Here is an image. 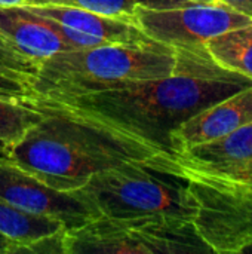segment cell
<instances>
[{
	"mask_svg": "<svg viewBox=\"0 0 252 254\" xmlns=\"http://www.w3.org/2000/svg\"><path fill=\"white\" fill-rule=\"evenodd\" d=\"M189 3H218V1H223V0H186Z\"/></svg>",
	"mask_w": 252,
	"mask_h": 254,
	"instance_id": "obj_23",
	"label": "cell"
},
{
	"mask_svg": "<svg viewBox=\"0 0 252 254\" xmlns=\"http://www.w3.org/2000/svg\"><path fill=\"white\" fill-rule=\"evenodd\" d=\"M37 67L39 64L36 61L24 57L0 37V74L18 79L31 86V79Z\"/></svg>",
	"mask_w": 252,
	"mask_h": 254,
	"instance_id": "obj_17",
	"label": "cell"
},
{
	"mask_svg": "<svg viewBox=\"0 0 252 254\" xmlns=\"http://www.w3.org/2000/svg\"><path fill=\"white\" fill-rule=\"evenodd\" d=\"M0 153H4V144L0 141Z\"/></svg>",
	"mask_w": 252,
	"mask_h": 254,
	"instance_id": "obj_24",
	"label": "cell"
},
{
	"mask_svg": "<svg viewBox=\"0 0 252 254\" xmlns=\"http://www.w3.org/2000/svg\"><path fill=\"white\" fill-rule=\"evenodd\" d=\"M134 21L149 39L174 49H203L218 34L252 24V18L223 1L168 9L137 6Z\"/></svg>",
	"mask_w": 252,
	"mask_h": 254,
	"instance_id": "obj_7",
	"label": "cell"
},
{
	"mask_svg": "<svg viewBox=\"0 0 252 254\" xmlns=\"http://www.w3.org/2000/svg\"><path fill=\"white\" fill-rule=\"evenodd\" d=\"M177 68L168 76L52 101L174 155L171 135L180 125L252 86V79L220 67L205 48L177 49Z\"/></svg>",
	"mask_w": 252,
	"mask_h": 254,
	"instance_id": "obj_1",
	"label": "cell"
},
{
	"mask_svg": "<svg viewBox=\"0 0 252 254\" xmlns=\"http://www.w3.org/2000/svg\"><path fill=\"white\" fill-rule=\"evenodd\" d=\"M28 4H56L71 6L91 10L95 13L134 21V10L137 6L168 9L190 4L186 0H28ZM135 22V21H134Z\"/></svg>",
	"mask_w": 252,
	"mask_h": 254,
	"instance_id": "obj_15",
	"label": "cell"
},
{
	"mask_svg": "<svg viewBox=\"0 0 252 254\" xmlns=\"http://www.w3.org/2000/svg\"><path fill=\"white\" fill-rule=\"evenodd\" d=\"M27 7L37 15H42L70 30L94 37L104 45L105 43L132 45V43L153 42L141 31V28L134 21L113 18V16H107V15H101L71 6L27 4Z\"/></svg>",
	"mask_w": 252,
	"mask_h": 254,
	"instance_id": "obj_11",
	"label": "cell"
},
{
	"mask_svg": "<svg viewBox=\"0 0 252 254\" xmlns=\"http://www.w3.org/2000/svg\"><path fill=\"white\" fill-rule=\"evenodd\" d=\"M31 101L43 118L4 155L52 189L73 192L98 173L163 155L150 143L59 103L42 97Z\"/></svg>",
	"mask_w": 252,
	"mask_h": 254,
	"instance_id": "obj_2",
	"label": "cell"
},
{
	"mask_svg": "<svg viewBox=\"0 0 252 254\" xmlns=\"http://www.w3.org/2000/svg\"><path fill=\"white\" fill-rule=\"evenodd\" d=\"M61 229H65V226L55 219L19 211L0 199V234L15 244L12 254L16 253L19 247Z\"/></svg>",
	"mask_w": 252,
	"mask_h": 254,
	"instance_id": "obj_14",
	"label": "cell"
},
{
	"mask_svg": "<svg viewBox=\"0 0 252 254\" xmlns=\"http://www.w3.org/2000/svg\"><path fill=\"white\" fill-rule=\"evenodd\" d=\"M163 155L98 173L77 190L102 217L168 216L193 220L195 199L186 182L162 167Z\"/></svg>",
	"mask_w": 252,
	"mask_h": 254,
	"instance_id": "obj_5",
	"label": "cell"
},
{
	"mask_svg": "<svg viewBox=\"0 0 252 254\" xmlns=\"http://www.w3.org/2000/svg\"><path fill=\"white\" fill-rule=\"evenodd\" d=\"M65 231L61 229L55 234L46 235L43 238H39L24 247H19L16 253H33V254H65L64 252V238Z\"/></svg>",
	"mask_w": 252,
	"mask_h": 254,
	"instance_id": "obj_18",
	"label": "cell"
},
{
	"mask_svg": "<svg viewBox=\"0 0 252 254\" xmlns=\"http://www.w3.org/2000/svg\"><path fill=\"white\" fill-rule=\"evenodd\" d=\"M174 156L186 165L214 173L252 170V125L193 146Z\"/></svg>",
	"mask_w": 252,
	"mask_h": 254,
	"instance_id": "obj_12",
	"label": "cell"
},
{
	"mask_svg": "<svg viewBox=\"0 0 252 254\" xmlns=\"http://www.w3.org/2000/svg\"><path fill=\"white\" fill-rule=\"evenodd\" d=\"M65 254H192L212 253L193 220L168 216L97 217L65 231Z\"/></svg>",
	"mask_w": 252,
	"mask_h": 254,
	"instance_id": "obj_6",
	"label": "cell"
},
{
	"mask_svg": "<svg viewBox=\"0 0 252 254\" xmlns=\"http://www.w3.org/2000/svg\"><path fill=\"white\" fill-rule=\"evenodd\" d=\"M28 4V0H0V7H9V6H24Z\"/></svg>",
	"mask_w": 252,
	"mask_h": 254,
	"instance_id": "obj_22",
	"label": "cell"
},
{
	"mask_svg": "<svg viewBox=\"0 0 252 254\" xmlns=\"http://www.w3.org/2000/svg\"><path fill=\"white\" fill-rule=\"evenodd\" d=\"M42 118L43 112L31 100L0 98V141L4 149L15 144Z\"/></svg>",
	"mask_w": 252,
	"mask_h": 254,
	"instance_id": "obj_16",
	"label": "cell"
},
{
	"mask_svg": "<svg viewBox=\"0 0 252 254\" xmlns=\"http://www.w3.org/2000/svg\"><path fill=\"white\" fill-rule=\"evenodd\" d=\"M205 49L220 67L252 79V24L218 34Z\"/></svg>",
	"mask_w": 252,
	"mask_h": 254,
	"instance_id": "obj_13",
	"label": "cell"
},
{
	"mask_svg": "<svg viewBox=\"0 0 252 254\" xmlns=\"http://www.w3.org/2000/svg\"><path fill=\"white\" fill-rule=\"evenodd\" d=\"M0 37L37 64L62 51L104 45L34 13L27 4L0 7Z\"/></svg>",
	"mask_w": 252,
	"mask_h": 254,
	"instance_id": "obj_9",
	"label": "cell"
},
{
	"mask_svg": "<svg viewBox=\"0 0 252 254\" xmlns=\"http://www.w3.org/2000/svg\"><path fill=\"white\" fill-rule=\"evenodd\" d=\"M33 97L36 95L28 83L0 74V98H7V100H15V101H28Z\"/></svg>",
	"mask_w": 252,
	"mask_h": 254,
	"instance_id": "obj_19",
	"label": "cell"
},
{
	"mask_svg": "<svg viewBox=\"0 0 252 254\" xmlns=\"http://www.w3.org/2000/svg\"><path fill=\"white\" fill-rule=\"evenodd\" d=\"M177 61V49L154 40L68 49L39 63L31 89L36 97L67 100L168 76L175 71Z\"/></svg>",
	"mask_w": 252,
	"mask_h": 254,
	"instance_id": "obj_3",
	"label": "cell"
},
{
	"mask_svg": "<svg viewBox=\"0 0 252 254\" xmlns=\"http://www.w3.org/2000/svg\"><path fill=\"white\" fill-rule=\"evenodd\" d=\"M248 125H252V86L209 106L180 125L171 135L172 152L181 153Z\"/></svg>",
	"mask_w": 252,
	"mask_h": 254,
	"instance_id": "obj_10",
	"label": "cell"
},
{
	"mask_svg": "<svg viewBox=\"0 0 252 254\" xmlns=\"http://www.w3.org/2000/svg\"><path fill=\"white\" fill-rule=\"evenodd\" d=\"M223 3L252 18V0H223Z\"/></svg>",
	"mask_w": 252,
	"mask_h": 254,
	"instance_id": "obj_20",
	"label": "cell"
},
{
	"mask_svg": "<svg viewBox=\"0 0 252 254\" xmlns=\"http://www.w3.org/2000/svg\"><path fill=\"white\" fill-rule=\"evenodd\" d=\"M0 199L19 211L55 219L67 231L100 217L94 204L79 190L52 189L4 153H0Z\"/></svg>",
	"mask_w": 252,
	"mask_h": 254,
	"instance_id": "obj_8",
	"label": "cell"
},
{
	"mask_svg": "<svg viewBox=\"0 0 252 254\" xmlns=\"http://www.w3.org/2000/svg\"><path fill=\"white\" fill-rule=\"evenodd\" d=\"M13 249H15V244L0 234V254H12Z\"/></svg>",
	"mask_w": 252,
	"mask_h": 254,
	"instance_id": "obj_21",
	"label": "cell"
},
{
	"mask_svg": "<svg viewBox=\"0 0 252 254\" xmlns=\"http://www.w3.org/2000/svg\"><path fill=\"white\" fill-rule=\"evenodd\" d=\"M165 170L181 177L196 204L193 225L212 253H242L252 247V170L214 173L160 159Z\"/></svg>",
	"mask_w": 252,
	"mask_h": 254,
	"instance_id": "obj_4",
	"label": "cell"
}]
</instances>
